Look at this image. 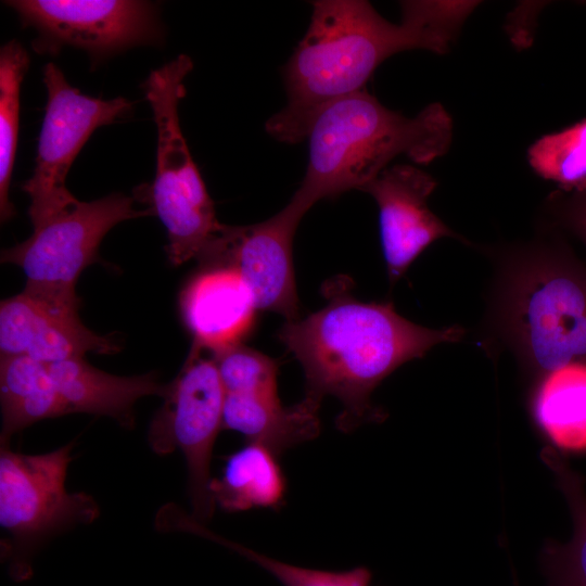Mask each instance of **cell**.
Here are the masks:
<instances>
[{
  "instance_id": "7402d4cb",
  "label": "cell",
  "mask_w": 586,
  "mask_h": 586,
  "mask_svg": "<svg viewBox=\"0 0 586 586\" xmlns=\"http://www.w3.org/2000/svg\"><path fill=\"white\" fill-rule=\"evenodd\" d=\"M169 527L171 531H184L200 535L234 550L266 570L282 586H370L371 572L364 566L332 572L285 563L211 532L204 524L195 521L180 509L170 517Z\"/></svg>"
},
{
  "instance_id": "2e32d148",
  "label": "cell",
  "mask_w": 586,
  "mask_h": 586,
  "mask_svg": "<svg viewBox=\"0 0 586 586\" xmlns=\"http://www.w3.org/2000/svg\"><path fill=\"white\" fill-rule=\"evenodd\" d=\"M319 407L320 403L307 397L284 407L278 395L225 394L222 428L279 456L319 434Z\"/></svg>"
},
{
  "instance_id": "d6986e66",
  "label": "cell",
  "mask_w": 586,
  "mask_h": 586,
  "mask_svg": "<svg viewBox=\"0 0 586 586\" xmlns=\"http://www.w3.org/2000/svg\"><path fill=\"white\" fill-rule=\"evenodd\" d=\"M533 415L546 437L560 450H586V364L556 369L539 382Z\"/></svg>"
},
{
  "instance_id": "8fae6325",
  "label": "cell",
  "mask_w": 586,
  "mask_h": 586,
  "mask_svg": "<svg viewBox=\"0 0 586 586\" xmlns=\"http://www.w3.org/2000/svg\"><path fill=\"white\" fill-rule=\"evenodd\" d=\"M304 214L292 203L272 217L249 226H227L198 257L205 265L233 268L250 289L257 310L298 319L293 238Z\"/></svg>"
},
{
  "instance_id": "d4e9b609",
  "label": "cell",
  "mask_w": 586,
  "mask_h": 586,
  "mask_svg": "<svg viewBox=\"0 0 586 586\" xmlns=\"http://www.w3.org/2000/svg\"><path fill=\"white\" fill-rule=\"evenodd\" d=\"M562 216L568 227L579 238L586 247V191L572 193L566 199Z\"/></svg>"
},
{
  "instance_id": "ac0fdd59",
  "label": "cell",
  "mask_w": 586,
  "mask_h": 586,
  "mask_svg": "<svg viewBox=\"0 0 586 586\" xmlns=\"http://www.w3.org/2000/svg\"><path fill=\"white\" fill-rule=\"evenodd\" d=\"M1 446L24 428L68 415L47 364L27 356H3L0 362Z\"/></svg>"
},
{
  "instance_id": "4fadbf2b",
  "label": "cell",
  "mask_w": 586,
  "mask_h": 586,
  "mask_svg": "<svg viewBox=\"0 0 586 586\" xmlns=\"http://www.w3.org/2000/svg\"><path fill=\"white\" fill-rule=\"evenodd\" d=\"M116 343L89 330L79 317H66L47 309L20 293L0 305V353L27 356L50 365L86 353L113 354Z\"/></svg>"
},
{
  "instance_id": "44dd1931",
  "label": "cell",
  "mask_w": 586,
  "mask_h": 586,
  "mask_svg": "<svg viewBox=\"0 0 586 586\" xmlns=\"http://www.w3.org/2000/svg\"><path fill=\"white\" fill-rule=\"evenodd\" d=\"M29 65L25 48L16 40L5 43L0 51V215L1 221L11 219L15 209L9 201V187L15 160L20 94Z\"/></svg>"
},
{
  "instance_id": "30bf717a",
  "label": "cell",
  "mask_w": 586,
  "mask_h": 586,
  "mask_svg": "<svg viewBox=\"0 0 586 586\" xmlns=\"http://www.w3.org/2000/svg\"><path fill=\"white\" fill-rule=\"evenodd\" d=\"M26 26L39 33L35 49L55 53L63 46L102 58L158 38L153 8L133 0L7 1Z\"/></svg>"
},
{
  "instance_id": "cb8c5ba5",
  "label": "cell",
  "mask_w": 586,
  "mask_h": 586,
  "mask_svg": "<svg viewBox=\"0 0 586 586\" xmlns=\"http://www.w3.org/2000/svg\"><path fill=\"white\" fill-rule=\"evenodd\" d=\"M225 394H277V364L241 343L212 353Z\"/></svg>"
},
{
  "instance_id": "ba28073f",
  "label": "cell",
  "mask_w": 586,
  "mask_h": 586,
  "mask_svg": "<svg viewBox=\"0 0 586 586\" xmlns=\"http://www.w3.org/2000/svg\"><path fill=\"white\" fill-rule=\"evenodd\" d=\"M164 404L149 429V444L158 455L180 449L188 470L191 517L205 525L215 510L211 494V459L222 429L225 392L212 352L193 344L177 377L166 385Z\"/></svg>"
},
{
  "instance_id": "7c38bea8",
  "label": "cell",
  "mask_w": 586,
  "mask_h": 586,
  "mask_svg": "<svg viewBox=\"0 0 586 586\" xmlns=\"http://www.w3.org/2000/svg\"><path fill=\"white\" fill-rule=\"evenodd\" d=\"M436 187L429 173L410 164H396L360 190L378 205L382 251L392 284L436 240L464 241L430 211L428 199Z\"/></svg>"
},
{
  "instance_id": "603a6c76",
  "label": "cell",
  "mask_w": 586,
  "mask_h": 586,
  "mask_svg": "<svg viewBox=\"0 0 586 586\" xmlns=\"http://www.w3.org/2000/svg\"><path fill=\"white\" fill-rule=\"evenodd\" d=\"M531 168L570 193L586 191V118L538 138L527 150Z\"/></svg>"
},
{
  "instance_id": "5b68a950",
  "label": "cell",
  "mask_w": 586,
  "mask_h": 586,
  "mask_svg": "<svg viewBox=\"0 0 586 586\" xmlns=\"http://www.w3.org/2000/svg\"><path fill=\"white\" fill-rule=\"evenodd\" d=\"M524 265L510 282L504 316L517 351L543 375L586 364V269L556 252Z\"/></svg>"
},
{
  "instance_id": "9a60e30c",
  "label": "cell",
  "mask_w": 586,
  "mask_h": 586,
  "mask_svg": "<svg viewBox=\"0 0 586 586\" xmlns=\"http://www.w3.org/2000/svg\"><path fill=\"white\" fill-rule=\"evenodd\" d=\"M48 367L68 413L106 416L125 428L135 424L133 406L138 399L150 395L163 397L166 388L153 373L114 375L92 367L84 358H71Z\"/></svg>"
},
{
  "instance_id": "8992f818",
  "label": "cell",
  "mask_w": 586,
  "mask_h": 586,
  "mask_svg": "<svg viewBox=\"0 0 586 586\" xmlns=\"http://www.w3.org/2000/svg\"><path fill=\"white\" fill-rule=\"evenodd\" d=\"M135 199L113 193L91 201H75L34 227L22 243L1 252V263L18 266L26 276L23 294L47 309L79 317L76 282L98 259L104 235L117 224L153 214L136 209Z\"/></svg>"
},
{
  "instance_id": "7a4b0ae2",
  "label": "cell",
  "mask_w": 586,
  "mask_h": 586,
  "mask_svg": "<svg viewBox=\"0 0 586 586\" xmlns=\"http://www.w3.org/2000/svg\"><path fill=\"white\" fill-rule=\"evenodd\" d=\"M351 289L345 276L329 280L322 289L327 304L278 331L304 370L305 397L321 403L331 395L341 402L336 425L344 432L385 418L371 394L390 373L464 334L457 326L435 330L416 324L398 315L392 303L360 302Z\"/></svg>"
},
{
  "instance_id": "52a82bcc",
  "label": "cell",
  "mask_w": 586,
  "mask_h": 586,
  "mask_svg": "<svg viewBox=\"0 0 586 586\" xmlns=\"http://www.w3.org/2000/svg\"><path fill=\"white\" fill-rule=\"evenodd\" d=\"M74 443L39 455L0 451V524L12 537L5 559L15 581L31 575L33 550L44 537L77 524H89L99 506L86 493H69L66 474Z\"/></svg>"
},
{
  "instance_id": "ffe728a7",
  "label": "cell",
  "mask_w": 586,
  "mask_h": 586,
  "mask_svg": "<svg viewBox=\"0 0 586 586\" xmlns=\"http://www.w3.org/2000/svg\"><path fill=\"white\" fill-rule=\"evenodd\" d=\"M540 458L553 473L573 518L570 542H550L543 552V565L550 586H586V492L583 477L555 448H543Z\"/></svg>"
},
{
  "instance_id": "3957f363",
  "label": "cell",
  "mask_w": 586,
  "mask_h": 586,
  "mask_svg": "<svg viewBox=\"0 0 586 586\" xmlns=\"http://www.w3.org/2000/svg\"><path fill=\"white\" fill-rule=\"evenodd\" d=\"M306 140V173L290 201L304 215L322 199L361 190L398 156L426 165L445 155L453 119L438 102L405 116L365 89L323 109Z\"/></svg>"
},
{
  "instance_id": "277c9868",
  "label": "cell",
  "mask_w": 586,
  "mask_h": 586,
  "mask_svg": "<svg viewBox=\"0 0 586 586\" xmlns=\"http://www.w3.org/2000/svg\"><path fill=\"white\" fill-rule=\"evenodd\" d=\"M192 68L190 56L180 54L152 71L142 86L157 129L156 174L146 196L152 213L166 227L167 253L174 265L199 257L224 226L216 218L179 122L183 80Z\"/></svg>"
},
{
  "instance_id": "9c48e42d",
  "label": "cell",
  "mask_w": 586,
  "mask_h": 586,
  "mask_svg": "<svg viewBox=\"0 0 586 586\" xmlns=\"http://www.w3.org/2000/svg\"><path fill=\"white\" fill-rule=\"evenodd\" d=\"M43 82L48 101L36 167L22 187L30 199L34 227L77 201L65 182L77 154L97 128L112 124L132 106L122 97L104 100L82 94L52 62L43 68Z\"/></svg>"
},
{
  "instance_id": "5bb4252c",
  "label": "cell",
  "mask_w": 586,
  "mask_h": 586,
  "mask_svg": "<svg viewBox=\"0 0 586 586\" xmlns=\"http://www.w3.org/2000/svg\"><path fill=\"white\" fill-rule=\"evenodd\" d=\"M181 313L193 344L212 353L240 343L257 311L254 297L231 267L211 265L181 295Z\"/></svg>"
},
{
  "instance_id": "6da1fadb",
  "label": "cell",
  "mask_w": 586,
  "mask_h": 586,
  "mask_svg": "<svg viewBox=\"0 0 586 586\" xmlns=\"http://www.w3.org/2000/svg\"><path fill=\"white\" fill-rule=\"evenodd\" d=\"M477 1H402L398 24L364 0H317L308 28L283 67L286 104L265 129L273 139L306 140L320 112L365 90L374 71L407 50L446 53Z\"/></svg>"
},
{
  "instance_id": "e0dca14e",
  "label": "cell",
  "mask_w": 586,
  "mask_h": 586,
  "mask_svg": "<svg viewBox=\"0 0 586 586\" xmlns=\"http://www.w3.org/2000/svg\"><path fill=\"white\" fill-rule=\"evenodd\" d=\"M277 457L252 442L230 455L221 477L209 485L215 505L228 512L282 506L286 482Z\"/></svg>"
}]
</instances>
